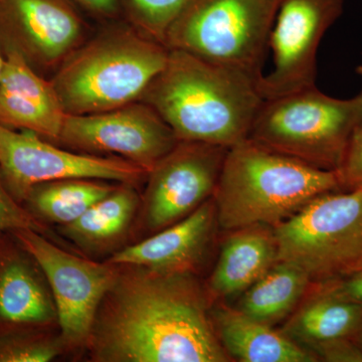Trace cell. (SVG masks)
I'll list each match as a JSON object with an SVG mask.
<instances>
[{
  "instance_id": "cell-11",
  "label": "cell",
  "mask_w": 362,
  "mask_h": 362,
  "mask_svg": "<svg viewBox=\"0 0 362 362\" xmlns=\"http://www.w3.org/2000/svg\"><path fill=\"white\" fill-rule=\"evenodd\" d=\"M345 0H279L269 47L273 69L259 82L264 100L315 87L317 52Z\"/></svg>"
},
{
  "instance_id": "cell-24",
  "label": "cell",
  "mask_w": 362,
  "mask_h": 362,
  "mask_svg": "<svg viewBox=\"0 0 362 362\" xmlns=\"http://www.w3.org/2000/svg\"><path fill=\"white\" fill-rule=\"evenodd\" d=\"M188 0H121L123 14L138 32L165 45L170 26ZM166 47V45H165Z\"/></svg>"
},
{
  "instance_id": "cell-26",
  "label": "cell",
  "mask_w": 362,
  "mask_h": 362,
  "mask_svg": "<svg viewBox=\"0 0 362 362\" xmlns=\"http://www.w3.org/2000/svg\"><path fill=\"white\" fill-rule=\"evenodd\" d=\"M337 173L342 187L362 189V120L350 137Z\"/></svg>"
},
{
  "instance_id": "cell-9",
  "label": "cell",
  "mask_w": 362,
  "mask_h": 362,
  "mask_svg": "<svg viewBox=\"0 0 362 362\" xmlns=\"http://www.w3.org/2000/svg\"><path fill=\"white\" fill-rule=\"evenodd\" d=\"M148 173L116 156L80 153L59 147L30 131L0 125V177L16 201L33 187L66 178H90L135 185Z\"/></svg>"
},
{
  "instance_id": "cell-28",
  "label": "cell",
  "mask_w": 362,
  "mask_h": 362,
  "mask_svg": "<svg viewBox=\"0 0 362 362\" xmlns=\"http://www.w3.org/2000/svg\"><path fill=\"white\" fill-rule=\"evenodd\" d=\"M81 9L98 18H115L123 14L121 0H74Z\"/></svg>"
},
{
  "instance_id": "cell-13",
  "label": "cell",
  "mask_w": 362,
  "mask_h": 362,
  "mask_svg": "<svg viewBox=\"0 0 362 362\" xmlns=\"http://www.w3.org/2000/svg\"><path fill=\"white\" fill-rule=\"evenodd\" d=\"M86 23L74 0H0V47L35 71L58 69L80 47Z\"/></svg>"
},
{
  "instance_id": "cell-18",
  "label": "cell",
  "mask_w": 362,
  "mask_h": 362,
  "mask_svg": "<svg viewBox=\"0 0 362 362\" xmlns=\"http://www.w3.org/2000/svg\"><path fill=\"white\" fill-rule=\"evenodd\" d=\"M213 322L221 344L228 356L242 362H313L317 357L271 326L259 322L240 310L220 306Z\"/></svg>"
},
{
  "instance_id": "cell-16",
  "label": "cell",
  "mask_w": 362,
  "mask_h": 362,
  "mask_svg": "<svg viewBox=\"0 0 362 362\" xmlns=\"http://www.w3.org/2000/svg\"><path fill=\"white\" fill-rule=\"evenodd\" d=\"M216 223V204L209 199L187 218L115 252L108 262L168 273H194Z\"/></svg>"
},
{
  "instance_id": "cell-2",
  "label": "cell",
  "mask_w": 362,
  "mask_h": 362,
  "mask_svg": "<svg viewBox=\"0 0 362 362\" xmlns=\"http://www.w3.org/2000/svg\"><path fill=\"white\" fill-rule=\"evenodd\" d=\"M139 101L149 105L178 141L230 147L249 137L264 102L259 81L180 49Z\"/></svg>"
},
{
  "instance_id": "cell-23",
  "label": "cell",
  "mask_w": 362,
  "mask_h": 362,
  "mask_svg": "<svg viewBox=\"0 0 362 362\" xmlns=\"http://www.w3.org/2000/svg\"><path fill=\"white\" fill-rule=\"evenodd\" d=\"M66 349L49 330L0 328V362H47Z\"/></svg>"
},
{
  "instance_id": "cell-22",
  "label": "cell",
  "mask_w": 362,
  "mask_h": 362,
  "mask_svg": "<svg viewBox=\"0 0 362 362\" xmlns=\"http://www.w3.org/2000/svg\"><path fill=\"white\" fill-rule=\"evenodd\" d=\"M310 282L301 269L278 262L245 291L239 310L259 322L273 325L296 308Z\"/></svg>"
},
{
  "instance_id": "cell-4",
  "label": "cell",
  "mask_w": 362,
  "mask_h": 362,
  "mask_svg": "<svg viewBox=\"0 0 362 362\" xmlns=\"http://www.w3.org/2000/svg\"><path fill=\"white\" fill-rule=\"evenodd\" d=\"M168 56L135 28H117L71 52L51 82L66 114L110 111L139 101Z\"/></svg>"
},
{
  "instance_id": "cell-17",
  "label": "cell",
  "mask_w": 362,
  "mask_h": 362,
  "mask_svg": "<svg viewBox=\"0 0 362 362\" xmlns=\"http://www.w3.org/2000/svg\"><path fill=\"white\" fill-rule=\"evenodd\" d=\"M267 226L240 228L226 240L209 283L216 296L246 291L278 263L275 235Z\"/></svg>"
},
{
  "instance_id": "cell-29",
  "label": "cell",
  "mask_w": 362,
  "mask_h": 362,
  "mask_svg": "<svg viewBox=\"0 0 362 362\" xmlns=\"http://www.w3.org/2000/svg\"><path fill=\"white\" fill-rule=\"evenodd\" d=\"M334 291L362 304V271L352 274L351 278Z\"/></svg>"
},
{
  "instance_id": "cell-30",
  "label": "cell",
  "mask_w": 362,
  "mask_h": 362,
  "mask_svg": "<svg viewBox=\"0 0 362 362\" xmlns=\"http://www.w3.org/2000/svg\"><path fill=\"white\" fill-rule=\"evenodd\" d=\"M4 63H6V58H4V52L0 51V78H1L2 71H4Z\"/></svg>"
},
{
  "instance_id": "cell-5",
  "label": "cell",
  "mask_w": 362,
  "mask_h": 362,
  "mask_svg": "<svg viewBox=\"0 0 362 362\" xmlns=\"http://www.w3.org/2000/svg\"><path fill=\"white\" fill-rule=\"evenodd\" d=\"M361 120V95L337 99L315 86L264 100L247 139L314 168L337 171Z\"/></svg>"
},
{
  "instance_id": "cell-15",
  "label": "cell",
  "mask_w": 362,
  "mask_h": 362,
  "mask_svg": "<svg viewBox=\"0 0 362 362\" xmlns=\"http://www.w3.org/2000/svg\"><path fill=\"white\" fill-rule=\"evenodd\" d=\"M2 52L6 63L0 78V125L30 131L58 144L66 114L51 81L18 52Z\"/></svg>"
},
{
  "instance_id": "cell-32",
  "label": "cell",
  "mask_w": 362,
  "mask_h": 362,
  "mask_svg": "<svg viewBox=\"0 0 362 362\" xmlns=\"http://www.w3.org/2000/svg\"><path fill=\"white\" fill-rule=\"evenodd\" d=\"M358 346L359 349L362 350V327L361 329L358 331Z\"/></svg>"
},
{
  "instance_id": "cell-19",
  "label": "cell",
  "mask_w": 362,
  "mask_h": 362,
  "mask_svg": "<svg viewBox=\"0 0 362 362\" xmlns=\"http://www.w3.org/2000/svg\"><path fill=\"white\" fill-rule=\"evenodd\" d=\"M361 327L362 304L331 291L302 305L286 324L284 334L310 349L320 343L349 338Z\"/></svg>"
},
{
  "instance_id": "cell-6",
  "label": "cell",
  "mask_w": 362,
  "mask_h": 362,
  "mask_svg": "<svg viewBox=\"0 0 362 362\" xmlns=\"http://www.w3.org/2000/svg\"><path fill=\"white\" fill-rule=\"evenodd\" d=\"M279 0H188L170 26L169 49L261 80Z\"/></svg>"
},
{
  "instance_id": "cell-7",
  "label": "cell",
  "mask_w": 362,
  "mask_h": 362,
  "mask_svg": "<svg viewBox=\"0 0 362 362\" xmlns=\"http://www.w3.org/2000/svg\"><path fill=\"white\" fill-rule=\"evenodd\" d=\"M273 232L278 262L298 267L310 281L362 271V189L320 195Z\"/></svg>"
},
{
  "instance_id": "cell-10",
  "label": "cell",
  "mask_w": 362,
  "mask_h": 362,
  "mask_svg": "<svg viewBox=\"0 0 362 362\" xmlns=\"http://www.w3.org/2000/svg\"><path fill=\"white\" fill-rule=\"evenodd\" d=\"M178 142L159 114L137 101L100 113L66 114L58 145L80 153L120 157L149 173Z\"/></svg>"
},
{
  "instance_id": "cell-8",
  "label": "cell",
  "mask_w": 362,
  "mask_h": 362,
  "mask_svg": "<svg viewBox=\"0 0 362 362\" xmlns=\"http://www.w3.org/2000/svg\"><path fill=\"white\" fill-rule=\"evenodd\" d=\"M9 233L32 255L45 274L56 304L64 344L70 349L84 346L98 309L115 282L120 266L75 256L30 228Z\"/></svg>"
},
{
  "instance_id": "cell-21",
  "label": "cell",
  "mask_w": 362,
  "mask_h": 362,
  "mask_svg": "<svg viewBox=\"0 0 362 362\" xmlns=\"http://www.w3.org/2000/svg\"><path fill=\"white\" fill-rule=\"evenodd\" d=\"M134 185L122 183L62 232L78 247L96 250L118 240L129 228L139 206Z\"/></svg>"
},
{
  "instance_id": "cell-25",
  "label": "cell",
  "mask_w": 362,
  "mask_h": 362,
  "mask_svg": "<svg viewBox=\"0 0 362 362\" xmlns=\"http://www.w3.org/2000/svg\"><path fill=\"white\" fill-rule=\"evenodd\" d=\"M21 228H30L42 235L45 230L44 223L14 199L0 177V237Z\"/></svg>"
},
{
  "instance_id": "cell-12",
  "label": "cell",
  "mask_w": 362,
  "mask_h": 362,
  "mask_svg": "<svg viewBox=\"0 0 362 362\" xmlns=\"http://www.w3.org/2000/svg\"><path fill=\"white\" fill-rule=\"evenodd\" d=\"M228 147L180 141L147 175L143 218L159 232L194 213L214 197Z\"/></svg>"
},
{
  "instance_id": "cell-31",
  "label": "cell",
  "mask_w": 362,
  "mask_h": 362,
  "mask_svg": "<svg viewBox=\"0 0 362 362\" xmlns=\"http://www.w3.org/2000/svg\"><path fill=\"white\" fill-rule=\"evenodd\" d=\"M356 73H357V75L359 76V78H361V83H362V65L357 66ZM359 95H361V97L362 98V89H361V94H359Z\"/></svg>"
},
{
  "instance_id": "cell-1",
  "label": "cell",
  "mask_w": 362,
  "mask_h": 362,
  "mask_svg": "<svg viewBox=\"0 0 362 362\" xmlns=\"http://www.w3.org/2000/svg\"><path fill=\"white\" fill-rule=\"evenodd\" d=\"M86 346L95 361H228L194 273L136 266H120Z\"/></svg>"
},
{
  "instance_id": "cell-3",
  "label": "cell",
  "mask_w": 362,
  "mask_h": 362,
  "mask_svg": "<svg viewBox=\"0 0 362 362\" xmlns=\"http://www.w3.org/2000/svg\"><path fill=\"white\" fill-rule=\"evenodd\" d=\"M342 187L337 171L314 168L246 139L228 148L214 190L223 230L276 226Z\"/></svg>"
},
{
  "instance_id": "cell-14",
  "label": "cell",
  "mask_w": 362,
  "mask_h": 362,
  "mask_svg": "<svg viewBox=\"0 0 362 362\" xmlns=\"http://www.w3.org/2000/svg\"><path fill=\"white\" fill-rule=\"evenodd\" d=\"M4 235L0 237V328L49 330L58 324V314L45 274L13 235L7 240Z\"/></svg>"
},
{
  "instance_id": "cell-27",
  "label": "cell",
  "mask_w": 362,
  "mask_h": 362,
  "mask_svg": "<svg viewBox=\"0 0 362 362\" xmlns=\"http://www.w3.org/2000/svg\"><path fill=\"white\" fill-rule=\"evenodd\" d=\"M316 357L326 361L361 362L362 350L347 338L314 345L311 349Z\"/></svg>"
},
{
  "instance_id": "cell-20",
  "label": "cell",
  "mask_w": 362,
  "mask_h": 362,
  "mask_svg": "<svg viewBox=\"0 0 362 362\" xmlns=\"http://www.w3.org/2000/svg\"><path fill=\"white\" fill-rule=\"evenodd\" d=\"M106 180L66 178L35 185L23 206L40 221L65 226L78 220L93 204L115 189Z\"/></svg>"
}]
</instances>
